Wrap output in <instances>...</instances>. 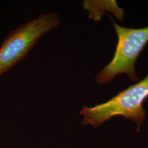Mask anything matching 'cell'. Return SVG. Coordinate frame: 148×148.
<instances>
[{
  "label": "cell",
  "instance_id": "4",
  "mask_svg": "<svg viewBox=\"0 0 148 148\" xmlns=\"http://www.w3.org/2000/svg\"><path fill=\"white\" fill-rule=\"evenodd\" d=\"M84 9L88 12L90 19L99 21L107 12H110L120 21L123 18V10L120 8L115 1H84Z\"/></svg>",
  "mask_w": 148,
  "mask_h": 148
},
{
  "label": "cell",
  "instance_id": "2",
  "mask_svg": "<svg viewBox=\"0 0 148 148\" xmlns=\"http://www.w3.org/2000/svg\"><path fill=\"white\" fill-rule=\"evenodd\" d=\"M60 21L57 13L49 12L10 32L0 46V77L24 58L41 38L58 27Z\"/></svg>",
  "mask_w": 148,
  "mask_h": 148
},
{
  "label": "cell",
  "instance_id": "1",
  "mask_svg": "<svg viewBox=\"0 0 148 148\" xmlns=\"http://www.w3.org/2000/svg\"><path fill=\"white\" fill-rule=\"evenodd\" d=\"M148 98V74L106 103L90 108L84 106L79 112L84 116L82 124L97 127L112 117L122 116L135 122L139 131L146 113L143 104Z\"/></svg>",
  "mask_w": 148,
  "mask_h": 148
},
{
  "label": "cell",
  "instance_id": "3",
  "mask_svg": "<svg viewBox=\"0 0 148 148\" xmlns=\"http://www.w3.org/2000/svg\"><path fill=\"white\" fill-rule=\"evenodd\" d=\"M117 35L115 52L110 62L97 74L95 82L99 85L110 82L119 75H127L130 79L138 80L135 64L148 42V27L133 29L121 27L110 16Z\"/></svg>",
  "mask_w": 148,
  "mask_h": 148
}]
</instances>
